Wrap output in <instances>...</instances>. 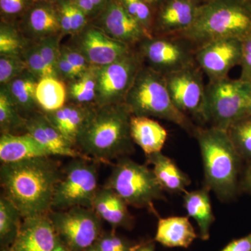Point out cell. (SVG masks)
Wrapping results in <instances>:
<instances>
[{
    "instance_id": "cell-13",
    "label": "cell",
    "mask_w": 251,
    "mask_h": 251,
    "mask_svg": "<svg viewBox=\"0 0 251 251\" xmlns=\"http://www.w3.org/2000/svg\"><path fill=\"white\" fill-rule=\"evenodd\" d=\"M243 41L237 38H222L209 41L196 50V64L209 81L227 77L229 71L240 65Z\"/></svg>"
},
{
    "instance_id": "cell-45",
    "label": "cell",
    "mask_w": 251,
    "mask_h": 251,
    "mask_svg": "<svg viewBox=\"0 0 251 251\" xmlns=\"http://www.w3.org/2000/svg\"><path fill=\"white\" fill-rule=\"evenodd\" d=\"M220 251H251V233L234 239Z\"/></svg>"
},
{
    "instance_id": "cell-46",
    "label": "cell",
    "mask_w": 251,
    "mask_h": 251,
    "mask_svg": "<svg viewBox=\"0 0 251 251\" xmlns=\"http://www.w3.org/2000/svg\"><path fill=\"white\" fill-rule=\"evenodd\" d=\"M242 186L244 190L251 193V162L244 173Z\"/></svg>"
},
{
    "instance_id": "cell-41",
    "label": "cell",
    "mask_w": 251,
    "mask_h": 251,
    "mask_svg": "<svg viewBox=\"0 0 251 251\" xmlns=\"http://www.w3.org/2000/svg\"><path fill=\"white\" fill-rule=\"evenodd\" d=\"M239 78L251 83V34L243 40L242 57Z\"/></svg>"
},
{
    "instance_id": "cell-5",
    "label": "cell",
    "mask_w": 251,
    "mask_h": 251,
    "mask_svg": "<svg viewBox=\"0 0 251 251\" xmlns=\"http://www.w3.org/2000/svg\"><path fill=\"white\" fill-rule=\"evenodd\" d=\"M125 103L133 116L161 119L187 131L196 130L187 115L173 103L165 77L148 66L140 69Z\"/></svg>"
},
{
    "instance_id": "cell-25",
    "label": "cell",
    "mask_w": 251,
    "mask_h": 251,
    "mask_svg": "<svg viewBox=\"0 0 251 251\" xmlns=\"http://www.w3.org/2000/svg\"><path fill=\"white\" fill-rule=\"evenodd\" d=\"M39 81L27 70L14 77L9 83L3 85L20 113L25 118L39 111V107L36 99V87Z\"/></svg>"
},
{
    "instance_id": "cell-50",
    "label": "cell",
    "mask_w": 251,
    "mask_h": 251,
    "mask_svg": "<svg viewBox=\"0 0 251 251\" xmlns=\"http://www.w3.org/2000/svg\"><path fill=\"white\" fill-rule=\"evenodd\" d=\"M150 6H153V5L161 4L164 0H145Z\"/></svg>"
},
{
    "instance_id": "cell-49",
    "label": "cell",
    "mask_w": 251,
    "mask_h": 251,
    "mask_svg": "<svg viewBox=\"0 0 251 251\" xmlns=\"http://www.w3.org/2000/svg\"><path fill=\"white\" fill-rule=\"evenodd\" d=\"M53 251H69L68 250L65 246L62 244V242L59 240V238L57 237V243H56L55 247H54Z\"/></svg>"
},
{
    "instance_id": "cell-39",
    "label": "cell",
    "mask_w": 251,
    "mask_h": 251,
    "mask_svg": "<svg viewBox=\"0 0 251 251\" xmlns=\"http://www.w3.org/2000/svg\"><path fill=\"white\" fill-rule=\"evenodd\" d=\"M34 0H0L1 21L17 23L30 8Z\"/></svg>"
},
{
    "instance_id": "cell-10",
    "label": "cell",
    "mask_w": 251,
    "mask_h": 251,
    "mask_svg": "<svg viewBox=\"0 0 251 251\" xmlns=\"http://www.w3.org/2000/svg\"><path fill=\"white\" fill-rule=\"evenodd\" d=\"M139 53L147 66L163 76L196 64V48L179 35L152 36L139 44Z\"/></svg>"
},
{
    "instance_id": "cell-31",
    "label": "cell",
    "mask_w": 251,
    "mask_h": 251,
    "mask_svg": "<svg viewBox=\"0 0 251 251\" xmlns=\"http://www.w3.org/2000/svg\"><path fill=\"white\" fill-rule=\"evenodd\" d=\"M26 118L22 116L4 86L0 90V130L1 134L25 130Z\"/></svg>"
},
{
    "instance_id": "cell-42",
    "label": "cell",
    "mask_w": 251,
    "mask_h": 251,
    "mask_svg": "<svg viewBox=\"0 0 251 251\" xmlns=\"http://www.w3.org/2000/svg\"><path fill=\"white\" fill-rule=\"evenodd\" d=\"M59 21L62 34H72L70 0H57Z\"/></svg>"
},
{
    "instance_id": "cell-32",
    "label": "cell",
    "mask_w": 251,
    "mask_h": 251,
    "mask_svg": "<svg viewBox=\"0 0 251 251\" xmlns=\"http://www.w3.org/2000/svg\"><path fill=\"white\" fill-rule=\"evenodd\" d=\"M29 42L20 30L17 23L1 21L0 54H21Z\"/></svg>"
},
{
    "instance_id": "cell-56",
    "label": "cell",
    "mask_w": 251,
    "mask_h": 251,
    "mask_svg": "<svg viewBox=\"0 0 251 251\" xmlns=\"http://www.w3.org/2000/svg\"><path fill=\"white\" fill-rule=\"evenodd\" d=\"M72 1H76V0H72Z\"/></svg>"
},
{
    "instance_id": "cell-17",
    "label": "cell",
    "mask_w": 251,
    "mask_h": 251,
    "mask_svg": "<svg viewBox=\"0 0 251 251\" xmlns=\"http://www.w3.org/2000/svg\"><path fill=\"white\" fill-rule=\"evenodd\" d=\"M17 25L29 41H37L48 36L62 34L56 1H34Z\"/></svg>"
},
{
    "instance_id": "cell-23",
    "label": "cell",
    "mask_w": 251,
    "mask_h": 251,
    "mask_svg": "<svg viewBox=\"0 0 251 251\" xmlns=\"http://www.w3.org/2000/svg\"><path fill=\"white\" fill-rule=\"evenodd\" d=\"M93 106L67 103L58 110L44 113L63 136L75 146L79 133Z\"/></svg>"
},
{
    "instance_id": "cell-51",
    "label": "cell",
    "mask_w": 251,
    "mask_h": 251,
    "mask_svg": "<svg viewBox=\"0 0 251 251\" xmlns=\"http://www.w3.org/2000/svg\"><path fill=\"white\" fill-rule=\"evenodd\" d=\"M87 251H100L99 250L98 248L96 247V245L93 246V247H91L90 249H89Z\"/></svg>"
},
{
    "instance_id": "cell-11",
    "label": "cell",
    "mask_w": 251,
    "mask_h": 251,
    "mask_svg": "<svg viewBox=\"0 0 251 251\" xmlns=\"http://www.w3.org/2000/svg\"><path fill=\"white\" fill-rule=\"evenodd\" d=\"M143 64L139 52L131 50L111 64L94 67L97 82L95 105L125 103L126 97Z\"/></svg>"
},
{
    "instance_id": "cell-22",
    "label": "cell",
    "mask_w": 251,
    "mask_h": 251,
    "mask_svg": "<svg viewBox=\"0 0 251 251\" xmlns=\"http://www.w3.org/2000/svg\"><path fill=\"white\" fill-rule=\"evenodd\" d=\"M199 237L186 216H171L158 219L155 242L167 248L188 249Z\"/></svg>"
},
{
    "instance_id": "cell-33",
    "label": "cell",
    "mask_w": 251,
    "mask_h": 251,
    "mask_svg": "<svg viewBox=\"0 0 251 251\" xmlns=\"http://www.w3.org/2000/svg\"><path fill=\"white\" fill-rule=\"evenodd\" d=\"M227 131L241 157L251 161V115L239 119Z\"/></svg>"
},
{
    "instance_id": "cell-40",
    "label": "cell",
    "mask_w": 251,
    "mask_h": 251,
    "mask_svg": "<svg viewBox=\"0 0 251 251\" xmlns=\"http://www.w3.org/2000/svg\"><path fill=\"white\" fill-rule=\"evenodd\" d=\"M60 52L80 75L92 67L85 56L72 46H61Z\"/></svg>"
},
{
    "instance_id": "cell-9",
    "label": "cell",
    "mask_w": 251,
    "mask_h": 251,
    "mask_svg": "<svg viewBox=\"0 0 251 251\" xmlns=\"http://www.w3.org/2000/svg\"><path fill=\"white\" fill-rule=\"evenodd\" d=\"M49 217L57 237L69 251H88L104 232L102 220L92 208L52 210Z\"/></svg>"
},
{
    "instance_id": "cell-54",
    "label": "cell",
    "mask_w": 251,
    "mask_h": 251,
    "mask_svg": "<svg viewBox=\"0 0 251 251\" xmlns=\"http://www.w3.org/2000/svg\"><path fill=\"white\" fill-rule=\"evenodd\" d=\"M1 251H11L10 250L9 248H7V249H1Z\"/></svg>"
},
{
    "instance_id": "cell-6",
    "label": "cell",
    "mask_w": 251,
    "mask_h": 251,
    "mask_svg": "<svg viewBox=\"0 0 251 251\" xmlns=\"http://www.w3.org/2000/svg\"><path fill=\"white\" fill-rule=\"evenodd\" d=\"M103 186L115 191L128 205L147 209L156 215L153 203L165 199L164 189L153 170L126 156L119 158L113 164L111 174Z\"/></svg>"
},
{
    "instance_id": "cell-21",
    "label": "cell",
    "mask_w": 251,
    "mask_h": 251,
    "mask_svg": "<svg viewBox=\"0 0 251 251\" xmlns=\"http://www.w3.org/2000/svg\"><path fill=\"white\" fill-rule=\"evenodd\" d=\"M50 152L30 134L4 133L0 138V161L1 163L51 156Z\"/></svg>"
},
{
    "instance_id": "cell-14",
    "label": "cell",
    "mask_w": 251,
    "mask_h": 251,
    "mask_svg": "<svg viewBox=\"0 0 251 251\" xmlns=\"http://www.w3.org/2000/svg\"><path fill=\"white\" fill-rule=\"evenodd\" d=\"M74 36L73 47L80 51L92 67L111 64L132 50L129 46L112 39L93 23Z\"/></svg>"
},
{
    "instance_id": "cell-37",
    "label": "cell",
    "mask_w": 251,
    "mask_h": 251,
    "mask_svg": "<svg viewBox=\"0 0 251 251\" xmlns=\"http://www.w3.org/2000/svg\"><path fill=\"white\" fill-rule=\"evenodd\" d=\"M116 229H112L110 232H104L96 247L100 251H136L141 242L130 241L122 237L116 232Z\"/></svg>"
},
{
    "instance_id": "cell-2",
    "label": "cell",
    "mask_w": 251,
    "mask_h": 251,
    "mask_svg": "<svg viewBox=\"0 0 251 251\" xmlns=\"http://www.w3.org/2000/svg\"><path fill=\"white\" fill-rule=\"evenodd\" d=\"M132 115L125 103L94 105L77 136V150L91 159L107 164L134 152Z\"/></svg>"
},
{
    "instance_id": "cell-19",
    "label": "cell",
    "mask_w": 251,
    "mask_h": 251,
    "mask_svg": "<svg viewBox=\"0 0 251 251\" xmlns=\"http://www.w3.org/2000/svg\"><path fill=\"white\" fill-rule=\"evenodd\" d=\"M57 241L49 215L30 216L23 220L11 251H53Z\"/></svg>"
},
{
    "instance_id": "cell-3",
    "label": "cell",
    "mask_w": 251,
    "mask_h": 251,
    "mask_svg": "<svg viewBox=\"0 0 251 251\" xmlns=\"http://www.w3.org/2000/svg\"><path fill=\"white\" fill-rule=\"evenodd\" d=\"M202 155L206 187L223 201L235 196L241 157L227 130L211 126L193 132Z\"/></svg>"
},
{
    "instance_id": "cell-47",
    "label": "cell",
    "mask_w": 251,
    "mask_h": 251,
    "mask_svg": "<svg viewBox=\"0 0 251 251\" xmlns=\"http://www.w3.org/2000/svg\"><path fill=\"white\" fill-rule=\"evenodd\" d=\"M154 240L143 241L136 251H156Z\"/></svg>"
},
{
    "instance_id": "cell-43",
    "label": "cell",
    "mask_w": 251,
    "mask_h": 251,
    "mask_svg": "<svg viewBox=\"0 0 251 251\" xmlns=\"http://www.w3.org/2000/svg\"><path fill=\"white\" fill-rule=\"evenodd\" d=\"M71 1V13H72V29L73 35L82 31L89 24L88 16H87L75 4L74 1Z\"/></svg>"
},
{
    "instance_id": "cell-55",
    "label": "cell",
    "mask_w": 251,
    "mask_h": 251,
    "mask_svg": "<svg viewBox=\"0 0 251 251\" xmlns=\"http://www.w3.org/2000/svg\"><path fill=\"white\" fill-rule=\"evenodd\" d=\"M211 1V0H203V1H204V2H206V1Z\"/></svg>"
},
{
    "instance_id": "cell-53",
    "label": "cell",
    "mask_w": 251,
    "mask_h": 251,
    "mask_svg": "<svg viewBox=\"0 0 251 251\" xmlns=\"http://www.w3.org/2000/svg\"><path fill=\"white\" fill-rule=\"evenodd\" d=\"M34 1H52V2H55L57 0H34Z\"/></svg>"
},
{
    "instance_id": "cell-36",
    "label": "cell",
    "mask_w": 251,
    "mask_h": 251,
    "mask_svg": "<svg viewBox=\"0 0 251 251\" xmlns=\"http://www.w3.org/2000/svg\"><path fill=\"white\" fill-rule=\"evenodd\" d=\"M126 11L153 36V19L150 5L145 0H120Z\"/></svg>"
},
{
    "instance_id": "cell-30",
    "label": "cell",
    "mask_w": 251,
    "mask_h": 251,
    "mask_svg": "<svg viewBox=\"0 0 251 251\" xmlns=\"http://www.w3.org/2000/svg\"><path fill=\"white\" fill-rule=\"evenodd\" d=\"M68 103L82 105H95V67H92L85 74L72 82H68Z\"/></svg>"
},
{
    "instance_id": "cell-26",
    "label": "cell",
    "mask_w": 251,
    "mask_h": 251,
    "mask_svg": "<svg viewBox=\"0 0 251 251\" xmlns=\"http://www.w3.org/2000/svg\"><path fill=\"white\" fill-rule=\"evenodd\" d=\"M147 162L153 167L156 179L163 189L173 193H185L191 180L174 161L160 152L147 156Z\"/></svg>"
},
{
    "instance_id": "cell-38",
    "label": "cell",
    "mask_w": 251,
    "mask_h": 251,
    "mask_svg": "<svg viewBox=\"0 0 251 251\" xmlns=\"http://www.w3.org/2000/svg\"><path fill=\"white\" fill-rule=\"evenodd\" d=\"M21 54H0V83L6 85L14 77L27 71Z\"/></svg>"
},
{
    "instance_id": "cell-28",
    "label": "cell",
    "mask_w": 251,
    "mask_h": 251,
    "mask_svg": "<svg viewBox=\"0 0 251 251\" xmlns=\"http://www.w3.org/2000/svg\"><path fill=\"white\" fill-rule=\"evenodd\" d=\"M36 99L41 111L49 112L58 110L67 102V85L56 77L41 79L36 87Z\"/></svg>"
},
{
    "instance_id": "cell-35",
    "label": "cell",
    "mask_w": 251,
    "mask_h": 251,
    "mask_svg": "<svg viewBox=\"0 0 251 251\" xmlns=\"http://www.w3.org/2000/svg\"><path fill=\"white\" fill-rule=\"evenodd\" d=\"M62 34L48 36L36 41L39 51L46 65L56 78H59L57 64L60 57L61 45L59 44Z\"/></svg>"
},
{
    "instance_id": "cell-12",
    "label": "cell",
    "mask_w": 251,
    "mask_h": 251,
    "mask_svg": "<svg viewBox=\"0 0 251 251\" xmlns=\"http://www.w3.org/2000/svg\"><path fill=\"white\" fill-rule=\"evenodd\" d=\"M167 87L176 108L202 120L205 88L202 72L197 64L165 75Z\"/></svg>"
},
{
    "instance_id": "cell-57",
    "label": "cell",
    "mask_w": 251,
    "mask_h": 251,
    "mask_svg": "<svg viewBox=\"0 0 251 251\" xmlns=\"http://www.w3.org/2000/svg\"><path fill=\"white\" fill-rule=\"evenodd\" d=\"M249 1L251 3V0H249Z\"/></svg>"
},
{
    "instance_id": "cell-24",
    "label": "cell",
    "mask_w": 251,
    "mask_h": 251,
    "mask_svg": "<svg viewBox=\"0 0 251 251\" xmlns=\"http://www.w3.org/2000/svg\"><path fill=\"white\" fill-rule=\"evenodd\" d=\"M130 134L145 155L160 152L166 143L168 132L164 127L152 118L132 115Z\"/></svg>"
},
{
    "instance_id": "cell-52",
    "label": "cell",
    "mask_w": 251,
    "mask_h": 251,
    "mask_svg": "<svg viewBox=\"0 0 251 251\" xmlns=\"http://www.w3.org/2000/svg\"><path fill=\"white\" fill-rule=\"evenodd\" d=\"M249 115H251V94L250 99V103H249Z\"/></svg>"
},
{
    "instance_id": "cell-48",
    "label": "cell",
    "mask_w": 251,
    "mask_h": 251,
    "mask_svg": "<svg viewBox=\"0 0 251 251\" xmlns=\"http://www.w3.org/2000/svg\"><path fill=\"white\" fill-rule=\"evenodd\" d=\"M90 1H92L94 7L97 10V15H98L105 4L108 2V0H90Z\"/></svg>"
},
{
    "instance_id": "cell-29",
    "label": "cell",
    "mask_w": 251,
    "mask_h": 251,
    "mask_svg": "<svg viewBox=\"0 0 251 251\" xmlns=\"http://www.w3.org/2000/svg\"><path fill=\"white\" fill-rule=\"evenodd\" d=\"M21 212L4 195L0 197V247H11L16 241L22 226Z\"/></svg>"
},
{
    "instance_id": "cell-44",
    "label": "cell",
    "mask_w": 251,
    "mask_h": 251,
    "mask_svg": "<svg viewBox=\"0 0 251 251\" xmlns=\"http://www.w3.org/2000/svg\"><path fill=\"white\" fill-rule=\"evenodd\" d=\"M57 73L59 78L63 82L65 81L67 83L82 75L74 69L65 57H63L62 54H60L57 64Z\"/></svg>"
},
{
    "instance_id": "cell-1",
    "label": "cell",
    "mask_w": 251,
    "mask_h": 251,
    "mask_svg": "<svg viewBox=\"0 0 251 251\" xmlns=\"http://www.w3.org/2000/svg\"><path fill=\"white\" fill-rule=\"evenodd\" d=\"M62 170L60 163L51 156L1 163L3 195L17 207L23 219L49 215Z\"/></svg>"
},
{
    "instance_id": "cell-8",
    "label": "cell",
    "mask_w": 251,
    "mask_h": 251,
    "mask_svg": "<svg viewBox=\"0 0 251 251\" xmlns=\"http://www.w3.org/2000/svg\"><path fill=\"white\" fill-rule=\"evenodd\" d=\"M98 162L89 158H72L62 170L54 191L52 210L75 206L92 208L98 192Z\"/></svg>"
},
{
    "instance_id": "cell-20",
    "label": "cell",
    "mask_w": 251,
    "mask_h": 251,
    "mask_svg": "<svg viewBox=\"0 0 251 251\" xmlns=\"http://www.w3.org/2000/svg\"><path fill=\"white\" fill-rule=\"evenodd\" d=\"M128 206L115 191L103 186L96 195L92 209L112 229L120 227L131 230L135 226V219L128 211Z\"/></svg>"
},
{
    "instance_id": "cell-27",
    "label": "cell",
    "mask_w": 251,
    "mask_h": 251,
    "mask_svg": "<svg viewBox=\"0 0 251 251\" xmlns=\"http://www.w3.org/2000/svg\"><path fill=\"white\" fill-rule=\"evenodd\" d=\"M208 188L184 193V206L188 216L197 223L199 237L206 241L210 237V228L214 223V216L211 207Z\"/></svg>"
},
{
    "instance_id": "cell-34",
    "label": "cell",
    "mask_w": 251,
    "mask_h": 251,
    "mask_svg": "<svg viewBox=\"0 0 251 251\" xmlns=\"http://www.w3.org/2000/svg\"><path fill=\"white\" fill-rule=\"evenodd\" d=\"M21 55L27 66L28 72H30L38 80H40L48 77H55L46 65L36 41H29L23 50Z\"/></svg>"
},
{
    "instance_id": "cell-7",
    "label": "cell",
    "mask_w": 251,
    "mask_h": 251,
    "mask_svg": "<svg viewBox=\"0 0 251 251\" xmlns=\"http://www.w3.org/2000/svg\"><path fill=\"white\" fill-rule=\"evenodd\" d=\"M251 83L228 76L209 81L205 88L202 120L211 126L227 130L249 115Z\"/></svg>"
},
{
    "instance_id": "cell-16",
    "label": "cell",
    "mask_w": 251,
    "mask_h": 251,
    "mask_svg": "<svg viewBox=\"0 0 251 251\" xmlns=\"http://www.w3.org/2000/svg\"><path fill=\"white\" fill-rule=\"evenodd\" d=\"M202 3L201 0H164L153 23L156 36L179 35L191 27Z\"/></svg>"
},
{
    "instance_id": "cell-4",
    "label": "cell",
    "mask_w": 251,
    "mask_h": 251,
    "mask_svg": "<svg viewBox=\"0 0 251 251\" xmlns=\"http://www.w3.org/2000/svg\"><path fill=\"white\" fill-rule=\"evenodd\" d=\"M251 34V3L249 0H211L203 2L194 23L179 36L197 49L222 38L244 40Z\"/></svg>"
},
{
    "instance_id": "cell-15",
    "label": "cell",
    "mask_w": 251,
    "mask_h": 251,
    "mask_svg": "<svg viewBox=\"0 0 251 251\" xmlns=\"http://www.w3.org/2000/svg\"><path fill=\"white\" fill-rule=\"evenodd\" d=\"M93 24L112 39L131 47L152 36L126 11L120 0H108Z\"/></svg>"
},
{
    "instance_id": "cell-18",
    "label": "cell",
    "mask_w": 251,
    "mask_h": 251,
    "mask_svg": "<svg viewBox=\"0 0 251 251\" xmlns=\"http://www.w3.org/2000/svg\"><path fill=\"white\" fill-rule=\"evenodd\" d=\"M25 132L32 135L50 152L52 156L72 158H91L85 156L76 147L66 139L42 111H37L26 118Z\"/></svg>"
}]
</instances>
